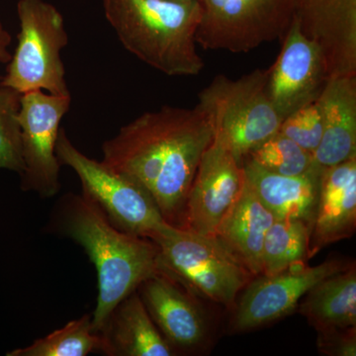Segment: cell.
Instances as JSON below:
<instances>
[{"label":"cell","mask_w":356,"mask_h":356,"mask_svg":"<svg viewBox=\"0 0 356 356\" xmlns=\"http://www.w3.org/2000/svg\"><path fill=\"white\" fill-rule=\"evenodd\" d=\"M212 140V129L197 107L163 106L105 140L102 161L142 185L165 222L184 228L187 195Z\"/></svg>","instance_id":"6da1fadb"},{"label":"cell","mask_w":356,"mask_h":356,"mask_svg":"<svg viewBox=\"0 0 356 356\" xmlns=\"http://www.w3.org/2000/svg\"><path fill=\"white\" fill-rule=\"evenodd\" d=\"M54 226L79 243L95 267L98 296L92 330L99 334L115 307L161 270L158 245L116 228L83 194L70 193L60 199Z\"/></svg>","instance_id":"7a4b0ae2"},{"label":"cell","mask_w":356,"mask_h":356,"mask_svg":"<svg viewBox=\"0 0 356 356\" xmlns=\"http://www.w3.org/2000/svg\"><path fill=\"white\" fill-rule=\"evenodd\" d=\"M124 48L170 76H193L205 67L197 51L198 0H102Z\"/></svg>","instance_id":"3957f363"},{"label":"cell","mask_w":356,"mask_h":356,"mask_svg":"<svg viewBox=\"0 0 356 356\" xmlns=\"http://www.w3.org/2000/svg\"><path fill=\"white\" fill-rule=\"evenodd\" d=\"M268 70L238 79L217 76L199 93L197 108L206 117L213 142L243 163L250 152L280 132L282 118L267 93Z\"/></svg>","instance_id":"277c9868"},{"label":"cell","mask_w":356,"mask_h":356,"mask_svg":"<svg viewBox=\"0 0 356 356\" xmlns=\"http://www.w3.org/2000/svg\"><path fill=\"white\" fill-rule=\"evenodd\" d=\"M149 240L158 245L161 270L216 303L231 306L254 276L217 236L165 224Z\"/></svg>","instance_id":"5b68a950"},{"label":"cell","mask_w":356,"mask_h":356,"mask_svg":"<svg viewBox=\"0 0 356 356\" xmlns=\"http://www.w3.org/2000/svg\"><path fill=\"white\" fill-rule=\"evenodd\" d=\"M17 14V47L0 86L20 95L42 90L70 95L62 60L63 49L69 43L62 13L46 0H19Z\"/></svg>","instance_id":"8992f818"},{"label":"cell","mask_w":356,"mask_h":356,"mask_svg":"<svg viewBox=\"0 0 356 356\" xmlns=\"http://www.w3.org/2000/svg\"><path fill=\"white\" fill-rule=\"evenodd\" d=\"M56 154L60 165L69 166L76 173L84 197L95 204L116 228L131 235L151 238L161 227L168 224L142 185L102 161L81 153L62 128Z\"/></svg>","instance_id":"52a82bcc"},{"label":"cell","mask_w":356,"mask_h":356,"mask_svg":"<svg viewBox=\"0 0 356 356\" xmlns=\"http://www.w3.org/2000/svg\"><path fill=\"white\" fill-rule=\"evenodd\" d=\"M196 43L205 50L248 53L286 34L298 0H198Z\"/></svg>","instance_id":"ba28073f"},{"label":"cell","mask_w":356,"mask_h":356,"mask_svg":"<svg viewBox=\"0 0 356 356\" xmlns=\"http://www.w3.org/2000/svg\"><path fill=\"white\" fill-rule=\"evenodd\" d=\"M72 95H55L34 90L20 97L18 123L24 170L21 187L41 197H53L60 189V163L56 145L60 122L69 112Z\"/></svg>","instance_id":"9c48e42d"},{"label":"cell","mask_w":356,"mask_h":356,"mask_svg":"<svg viewBox=\"0 0 356 356\" xmlns=\"http://www.w3.org/2000/svg\"><path fill=\"white\" fill-rule=\"evenodd\" d=\"M353 266L344 259H327L313 267L304 262L273 275H262L245 287L233 318L234 330L247 332L289 315L320 281Z\"/></svg>","instance_id":"30bf717a"},{"label":"cell","mask_w":356,"mask_h":356,"mask_svg":"<svg viewBox=\"0 0 356 356\" xmlns=\"http://www.w3.org/2000/svg\"><path fill=\"white\" fill-rule=\"evenodd\" d=\"M245 172L228 149L211 143L187 195L184 229L216 236L227 213L242 193Z\"/></svg>","instance_id":"8fae6325"},{"label":"cell","mask_w":356,"mask_h":356,"mask_svg":"<svg viewBox=\"0 0 356 356\" xmlns=\"http://www.w3.org/2000/svg\"><path fill=\"white\" fill-rule=\"evenodd\" d=\"M282 48L268 69L267 93L282 120L320 97L329 74L315 44L300 31L293 19L282 38Z\"/></svg>","instance_id":"7c38bea8"},{"label":"cell","mask_w":356,"mask_h":356,"mask_svg":"<svg viewBox=\"0 0 356 356\" xmlns=\"http://www.w3.org/2000/svg\"><path fill=\"white\" fill-rule=\"evenodd\" d=\"M294 19L329 77L356 76V0H298Z\"/></svg>","instance_id":"4fadbf2b"},{"label":"cell","mask_w":356,"mask_h":356,"mask_svg":"<svg viewBox=\"0 0 356 356\" xmlns=\"http://www.w3.org/2000/svg\"><path fill=\"white\" fill-rule=\"evenodd\" d=\"M137 291L175 353L193 350L205 341L208 327L202 311L177 278L159 270L145 280Z\"/></svg>","instance_id":"5bb4252c"},{"label":"cell","mask_w":356,"mask_h":356,"mask_svg":"<svg viewBox=\"0 0 356 356\" xmlns=\"http://www.w3.org/2000/svg\"><path fill=\"white\" fill-rule=\"evenodd\" d=\"M356 228V156L323 168L308 259L323 248L350 238Z\"/></svg>","instance_id":"9a60e30c"},{"label":"cell","mask_w":356,"mask_h":356,"mask_svg":"<svg viewBox=\"0 0 356 356\" xmlns=\"http://www.w3.org/2000/svg\"><path fill=\"white\" fill-rule=\"evenodd\" d=\"M323 135L313 153L321 168L356 156V76L330 77L318 97Z\"/></svg>","instance_id":"2e32d148"},{"label":"cell","mask_w":356,"mask_h":356,"mask_svg":"<svg viewBox=\"0 0 356 356\" xmlns=\"http://www.w3.org/2000/svg\"><path fill=\"white\" fill-rule=\"evenodd\" d=\"M99 334L105 355H177L152 320L138 291L131 293L115 307Z\"/></svg>","instance_id":"e0dca14e"},{"label":"cell","mask_w":356,"mask_h":356,"mask_svg":"<svg viewBox=\"0 0 356 356\" xmlns=\"http://www.w3.org/2000/svg\"><path fill=\"white\" fill-rule=\"evenodd\" d=\"M245 179L276 219L302 220L311 225L317 208L323 168H314L299 177L268 172L250 159L243 163Z\"/></svg>","instance_id":"ac0fdd59"},{"label":"cell","mask_w":356,"mask_h":356,"mask_svg":"<svg viewBox=\"0 0 356 356\" xmlns=\"http://www.w3.org/2000/svg\"><path fill=\"white\" fill-rule=\"evenodd\" d=\"M275 219L245 179L242 193L222 220L216 236L252 275H257L262 273L264 238Z\"/></svg>","instance_id":"d6986e66"},{"label":"cell","mask_w":356,"mask_h":356,"mask_svg":"<svg viewBox=\"0 0 356 356\" xmlns=\"http://www.w3.org/2000/svg\"><path fill=\"white\" fill-rule=\"evenodd\" d=\"M300 313L317 331L355 327V266L329 276L312 288L304 297Z\"/></svg>","instance_id":"ffe728a7"},{"label":"cell","mask_w":356,"mask_h":356,"mask_svg":"<svg viewBox=\"0 0 356 356\" xmlns=\"http://www.w3.org/2000/svg\"><path fill=\"white\" fill-rule=\"evenodd\" d=\"M311 225L302 220L275 219L262 247V274L273 275L308 259Z\"/></svg>","instance_id":"44dd1931"},{"label":"cell","mask_w":356,"mask_h":356,"mask_svg":"<svg viewBox=\"0 0 356 356\" xmlns=\"http://www.w3.org/2000/svg\"><path fill=\"white\" fill-rule=\"evenodd\" d=\"M102 339L92 330V314L67 323L30 346L9 351L8 356H86L102 353Z\"/></svg>","instance_id":"7402d4cb"},{"label":"cell","mask_w":356,"mask_h":356,"mask_svg":"<svg viewBox=\"0 0 356 356\" xmlns=\"http://www.w3.org/2000/svg\"><path fill=\"white\" fill-rule=\"evenodd\" d=\"M247 159L268 172L286 177L304 175L318 166L313 154L280 132L255 147Z\"/></svg>","instance_id":"603a6c76"},{"label":"cell","mask_w":356,"mask_h":356,"mask_svg":"<svg viewBox=\"0 0 356 356\" xmlns=\"http://www.w3.org/2000/svg\"><path fill=\"white\" fill-rule=\"evenodd\" d=\"M21 95L0 86V170L19 173L24 170L18 112Z\"/></svg>","instance_id":"cb8c5ba5"},{"label":"cell","mask_w":356,"mask_h":356,"mask_svg":"<svg viewBox=\"0 0 356 356\" xmlns=\"http://www.w3.org/2000/svg\"><path fill=\"white\" fill-rule=\"evenodd\" d=\"M280 132L313 154L323 135V115L318 98L288 115Z\"/></svg>","instance_id":"d4e9b609"},{"label":"cell","mask_w":356,"mask_h":356,"mask_svg":"<svg viewBox=\"0 0 356 356\" xmlns=\"http://www.w3.org/2000/svg\"><path fill=\"white\" fill-rule=\"evenodd\" d=\"M318 332V351L330 356L356 355L355 327L325 329Z\"/></svg>","instance_id":"484cf974"},{"label":"cell","mask_w":356,"mask_h":356,"mask_svg":"<svg viewBox=\"0 0 356 356\" xmlns=\"http://www.w3.org/2000/svg\"><path fill=\"white\" fill-rule=\"evenodd\" d=\"M11 44V35L4 28L1 21H0V63H9L11 55L8 51L9 46Z\"/></svg>","instance_id":"4316f807"}]
</instances>
